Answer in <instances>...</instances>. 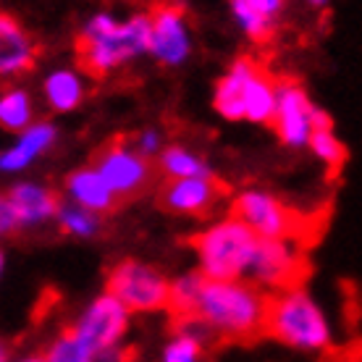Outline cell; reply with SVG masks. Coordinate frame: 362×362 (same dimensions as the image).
<instances>
[{"mask_svg":"<svg viewBox=\"0 0 362 362\" xmlns=\"http://www.w3.org/2000/svg\"><path fill=\"white\" fill-rule=\"evenodd\" d=\"M268 294L255 284L231 281H202L197 305L192 315L199 317L210 334L226 339H252L263 334Z\"/></svg>","mask_w":362,"mask_h":362,"instance_id":"obj_1","label":"cell"},{"mask_svg":"<svg viewBox=\"0 0 362 362\" xmlns=\"http://www.w3.org/2000/svg\"><path fill=\"white\" fill-rule=\"evenodd\" d=\"M147 40H150L147 16L116 21L110 13H98L87 21V27L76 40V55L87 74L105 76L136 55L147 53Z\"/></svg>","mask_w":362,"mask_h":362,"instance_id":"obj_2","label":"cell"},{"mask_svg":"<svg viewBox=\"0 0 362 362\" xmlns=\"http://www.w3.org/2000/svg\"><path fill=\"white\" fill-rule=\"evenodd\" d=\"M263 334L302 352H326L334 339L323 310L302 286L268 294Z\"/></svg>","mask_w":362,"mask_h":362,"instance_id":"obj_3","label":"cell"},{"mask_svg":"<svg viewBox=\"0 0 362 362\" xmlns=\"http://www.w3.org/2000/svg\"><path fill=\"white\" fill-rule=\"evenodd\" d=\"M192 245L197 252L202 279L231 281L245 276L247 263H250L252 250L257 245V236L242 221H236L231 216L216 226L205 228L199 236H194Z\"/></svg>","mask_w":362,"mask_h":362,"instance_id":"obj_4","label":"cell"},{"mask_svg":"<svg viewBox=\"0 0 362 362\" xmlns=\"http://www.w3.org/2000/svg\"><path fill=\"white\" fill-rule=\"evenodd\" d=\"M231 216L242 221L257 239H291L302 247L308 245V218H302L297 210H291L268 192H242L234 199Z\"/></svg>","mask_w":362,"mask_h":362,"instance_id":"obj_5","label":"cell"},{"mask_svg":"<svg viewBox=\"0 0 362 362\" xmlns=\"http://www.w3.org/2000/svg\"><path fill=\"white\" fill-rule=\"evenodd\" d=\"M245 276L257 289L271 294L297 289L308 276L305 247L291 239H257Z\"/></svg>","mask_w":362,"mask_h":362,"instance_id":"obj_6","label":"cell"},{"mask_svg":"<svg viewBox=\"0 0 362 362\" xmlns=\"http://www.w3.org/2000/svg\"><path fill=\"white\" fill-rule=\"evenodd\" d=\"M108 294H113L129 313H155L168 305V281L150 265L124 260L110 273Z\"/></svg>","mask_w":362,"mask_h":362,"instance_id":"obj_7","label":"cell"},{"mask_svg":"<svg viewBox=\"0 0 362 362\" xmlns=\"http://www.w3.org/2000/svg\"><path fill=\"white\" fill-rule=\"evenodd\" d=\"M271 124L276 127L284 145L302 147L308 145L313 129L331 127V118L310 103L302 87L291 82H281L276 84V110H273Z\"/></svg>","mask_w":362,"mask_h":362,"instance_id":"obj_8","label":"cell"},{"mask_svg":"<svg viewBox=\"0 0 362 362\" xmlns=\"http://www.w3.org/2000/svg\"><path fill=\"white\" fill-rule=\"evenodd\" d=\"M127 328H129V310L113 294L105 291L103 297H98L90 308L84 310L82 317L76 320V326L71 331L82 339L84 344L90 346L92 352L98 354L103 349L121 346L124 336H127Z\"/></svg>","mask_w":362,"mask_h":362,"instance_id":"obj_9","label":"cell"},{"mask_svg":"<svg viewBox=\"0 0 362 362\" xmlns=\"http://www.w3.org/2000/svg\"><path fill=\"white\" fill-rule=\"evenodd\" d=\"M95 171L103 176L113 192V197H132L136 192H142L153 179V168L145 155H139L134 147L113 142L98 155Z\"/></svg>","mask_w":362,"mask_h":362,"instance_id":"obj_10","label":"cell"},{"mask_svg":"<svg viewBox=\"0 0 362 362\" xmlns=\"http://www.w3.org/2000/svg\"><path fill=\"white\" fill-rule=\"evenodd\" d=\"M150 40L147 50L165 66H179L187 61L192 50V35L187 16L179 6H155L147 16Z\"/></svg>","mask_w":362,"mask_h":362,"instance_id":"obj_11","label":"cell"},{"mask_svg":"<svg viewBox=\"0 0 362 362\" xmlns=\"http://www.w3.org/2000/svg\"><path fill=\"white\" fill-rule=\"evenodd\" d=\"M226 194V187H221L213 176H189V179H171L160 194L165 210L181 213V216H202L213 210L218 199Z\"/></svg>","mask_w":362,"mask_h":362,"instance_id":"obj_12","label":"cell"},{"mask_svg":"<svg viewBox=\"0 0 362 362\" xmlns=\"http://www.w3.org/2000/svg\"><path fill=\"white\" fill-rule=\"evenodd\" d=\"M37 55L35 40L16 18L0 13V76H18L32 69Z\"/></svg>","mask_w":362,"mask_h":362,"instance_id":"obj_13","label":"cell"},{"mask_svg":"<svg viewBox=\"0 0 362 362\" xmlns=\"http://www.w3.org/2000/svg\"><path fill=\"white\" fill-rule=\"evenodd\" d=\"M13 208L18 226H37L45 223L47 218L55 216L58 210V199L50 189L40 187V184H16L13 189L6 194Z\"/></svg>","mask_w":362,"mask_h":362,"instance_id":"obj_14","label":"cell"},{"mask_svg":"<svg viewBox=\"0 0 362 362\" xmlns=\"http://www.w3.org/2000/svg\"><path fill=\"white\" fill-rule=\"evenodd\" d=\"M257 69H260V66L255 64L252 58H239V61L228 69L226 76L218 82L213 103H216V110L223 118H228V121H242V118H245L242 116V98H245L247 84H250V79L257 74Z\"/></svg>","mask_w":362,"mask_h":362,"instance_id":"obj_15","label":"cell"},{"mask_svg":"<svg viewBox=\"0 0 362 362\" xmlns=\"http://www.w3.org/2000/svg\"><path fill=\"white\" fill-rule=\"evenodd\" d=\"M53 142H55V129L50 124H45V121L32 124V127H27L21 132L16 145L0 153V171H24Z\"/></svg>","mask_w":362,"mask_h":362,"instance_id":"obj_16","label":"cell"},{"mask_svg":"<svg viewBox=\"0 0 362 362\" xmlns=\"http://www.w3.org/2000/svg\"><path fill=\"white\" fill-rule=\"evenodd\" d=\"M66 189H69V197H71L74 205L87 208L92 213H103L116 202L113 192L108 189V184L103 181V176L95 168L74 171L66 181Z\"/></svg>","mask_w":362,"mask_h":362,"instance_id":"obj_17","label":"cell"},{"mask_svg":"<svg viewBox=\"0 0 362 362\" xmlns=\"http://www.w3.org/2000/svg\"><path fill=\"white\" fill-rule=\"evenodd\" d=\"M276 110V84L263 69H257L242 98V116L255 124H271Z\"/></svg>","mask_w":362,"mask_h":362,"instance_id":"obj_18","label":"cell"},{"mask_svg":"<svg viewBox=\"0 0 362 362\" xmlns=\"http://www.w3.org/2000/svg\"><path fill=\"white\" fill-rule=\"evenodd\" d=\"M84 98V82L82 76L71 69H61L53 71L45 79V100L53 110H74Z\"/></svg>","mask_w":362,"mask_h":362,"instance_id":"obj_19","label":"cell"},{"mask_svg":"<svg viewBox=\"0 0 362 362\" xmlns=\"http://www.w3.org/2000/svg\"><path fill=\"white\" fill-rule=\"evenodd\" d=\"M35 108L32 98L24 90H6L0 95V127L8 132H24L32 127Z\"/></svg>","mask_w":362,"mask_h":362,"instance_id":"obj_20","label":"cell"},{"mask_svg":"<svg viewBox=\"0 0 362 362\" xmlns=\"http://www.w3.org/2000/svg\"><path fill=\"white\" fill-rule=\"evenodd\" d=\"M160 168L171 179H189V176H210L208 163L181 145L165 147L160 155Z\"/></svg>","mask_w":362,"mask_h":362,"instance_id":"obj_21","label":"cell"},{"mask_svg":"<svg viewBox=\"0 0 362 362\" xmlns=\"http://www.w3.org/2000/svg\"><path fill=\"white\" fill-rule=\"evenodd\" d=\"M202 276L199 273H189V276H181L173 284H168V305L165 308L171 310L176 317H187L194 313V305H197V294L199 286H202Z\"/></svg>","mask_w":362,"mask_h":362,"instance_id":"obj_22","label":"cell"},{"mask_svg":"<svg viewBox=\"0 0 362 362\" xmlns=\"http://www.w3.org/2000/svg\"><path fill=\"white\" fill-rule=\"evenodd\" d=\"M55 216H58L61 228L71 236H92V234H98V228H100L98 213H92V210H87V208H79V205H74V202L58 205Z\"/></svg>","mask_w":362,"mask_h":362,"instance_id":"obj_23","label":"cell"},{"mask_svg":"<svg viewBox=\"0 0 362 362\" xmlns=\"http://www.w3.org/2000/svg\"><path fill=\"white\" fill-rule=\"evenodd\" d=\"M45 362H95V352L74 331H66L47 346Z\"/></svg>","mask_w":362,"mask_h":362,"instance_id":"obj_24","label":"cell"},{"mask_svg":"<svg viewBox=\"0 0 362 362\" xmlns=\"http://www.w3.org/2000/svg\"><path fill=\"white\" fill-rule=\"evenodd\" d=\"M308 145L313 147V153L328 165V168H339V165L346 160V150L341 145V139L331 132V127H323V129H313V134H310Z\"/></svg>","mask_w":362,"mask_h":362,"instance_id":"obj_25","label":"cell"},{"mask_svg":"<svg viewBox=\"0 0 362 362\" xmlns=\"http://www.w3.org/2000/svg\"><path fill=\"white\" fill-rule=\"evenodd\" d=\"M231 8H234V18L239 21V27L245 29L247 37H252V40H257V42H263V40H268L273 32V21L271 18L260 16L255 8H250L247 3H242V0H234L231 3Z\"/></svg>","mask_w":362,"mask_h":362,"instance_id":"obj_26","label":"cell"},{"mask_svg":"<svg viewBox=\"0 0 362 362\" xmlns=\"http://www.w3.org/2000/svg\"><path fill=\"white\" fill-rule=\"evenodd\" d=\"M202 341L194 336L176 331L171 341L163 349V362H202Z\"/></svg>","mask_w":362,"mask_h":362,"instance_id":"obj_27","label":"cell"},{"mask_svg":"<svg viewBox=\"0 0 362 362\" xmlns=\"http://www.w3.org/2000/svg\"><path fill=\"white\" fill-rule=\"evenodd\" d=\"M160 145H163V139H160V134H158V132H153V129H147V132H142V134L136 136L134 150H136L139 155H145V158H150V155H155L158 150H160Z\"/></svg>","mask_w":362,"mask_h":362,"instance_id":"obj_28","label":"cell"},{"mask_svg":"<svg viewBox=\"0 0 362 362\" xmlns=\"http://www.w3.org/2000/svg\"><path fill=\"white\" fill-rule=\"evenodd\" d=\"M18 223H16V216H13V208H11V202L6 194H0V239L3 236H8L11 231H16Z\"/></svg>","mask_w":362,"mask_h":362,"instance_id":"obj_29","label":"cell"},{"mask_svg":"<svg viewBox=\"0 0 362 362\" xmlns=\"http://www.w3.org/2000/svg\"><path fill=\"white\" fill-rule=\"evenodd\" d=\"M242 3H247L250 8H255L260 16L271 18V21H276V16L284 8V0H242Z\"/></svg>","mask_w":362,"mask_h":362,"instance_id":"obj_30","label":"cell"},{"mask_svg":"<svg viewBox=\"0 0 362 362\" xmlns=\"http://www.w3.org/2000/svg\"><path fill=\"white\" fill-rule=\"evenodd\" d=\"M16 362H45V357H40V354H27V357H21Z\"/></svg>","mask_w":362,"mask_h":362,"instance_id":"obj_31","label":"cell"},{"mask_svg":"<svg viewBox=\"0 0 362 362\" xmlns=\"http://www.w3.org/2000/svg\"><path fill=\"white\" fill-rule=\"evenodd\" d=\"M0 362H11V354H8V349H6L3 341H0Z\"/></svg>","mask_w":362,"mask_h":362,"instance_id":"obj_32","label":"cell"},{"mask_svg":"<svg viewBox=\"0 0 362 362\" xmlns=\"http://www.w3.org/2000/svg\"><path fill=\"white\" fill-rule=\"evenodd\" d=\"M308 3H310V6H315V8H326L331 0H308Z\"/></svg>","mask_w":362,"mask_h":362,"instance_id":"obj_33","label":"cell"},{"mask_svg":"<svg viewBox=\"0 0 362 362\" xmlns=\"http://www.w3.org/2000/svg\"><path fill=\"white\" fill-rule=\"evenodd\" d=\"M3 268H6V260H3V255H0V276H3Z\"/></svg>","mask_w":362,"mask_h":362,"instance_id":"obj_34","label":"cell"}]
</instances>
